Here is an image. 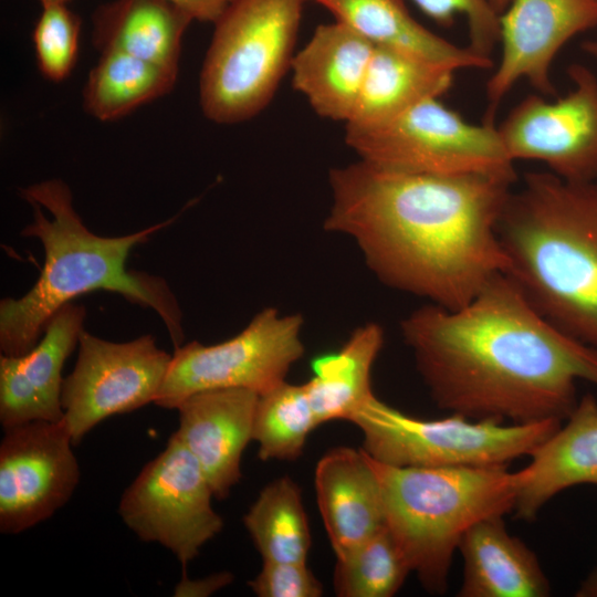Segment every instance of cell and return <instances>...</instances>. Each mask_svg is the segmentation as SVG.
Wrapping results in <instances>:
<instances>
[{"mask_svg": "<svg viewBox=\"0 0 597 597\" xmlns=\"http://www.w3.org/2000/svg\"><path fill=\"white\" fill-rule=\"evenodd\" d=\"M515 181L400 171L358 159L331 169L323 228L350 238L386 286L455 310L507 271L498 228Z\"/></svg>", "mask_w": 597, "mask_h": 597, "instance_id": "1", "label": "cell"}, {"mask_svg": "<svg viewBox=\"0 0 597 597\" xmlns=\"http://www.w3.org/2000/svg\"><path fill=\"white\" fill-rule=\"evenodd\" d=\"M400 331L432 400L469 419L563 421L576 381L597 386V349L552 324L505 273L459 308L415 310Z\"/></svg>", "mask_w": 597, "mask_h": 597, "instance_id": "2", "label": "cell"}, {"mask_svg": "<svg viewBox=\"0 0 597 597\" xmlns=\"http://www.w3.org/2000/svg\"><path fill=\"white\" fill-rule=\"evenodd\" d=\"M20 195L33 207V221L21 235L41 242L44 264L23 296L0 301L2 355L30 352L61 307L94 291L114 292L132 304L151 308L166 326L175 349L182 345V312L166 280L126 266L130 251L171 224L177 216L130 234L102 237L84 224L63 180L32 184L20 189Z\"/></svg>", "mask_w": 597, "mask_h": 597, "instance_id": "3", "label": "cell"}, {"mask_svg": "<svg viewBox=\"0 0 597 597\" xmlns=\"http://www.w3.org/2000/svg\"><path fill=\"white\" fill-rule=\"evenodd\" d=\"M507 271L552 324L597 349V179L525 174L503 209Z\"/></svg>", "mask_w": 597, "mask_h": 597, "instance_id": "4", "label": "cell"}, {"mask_svg": "<svg viewBox=\"0 0 597 597\" xmlns=\"http://www.w3.org/2000/svg\"><path fill=\"white\" fill-rule=\"evenodd\" d=\"M368 457L379 481L387 530L425 589L443 594L465 532L484 519L514 510L520 471L396 467Z\"/></svg>", "mask_w": 597, "mask_h": 597, "instance_id": "5", "label": "cell"}, {"mask_svg": "<svg viewBox=\"0 0 597 597\" xmlns=\"http://www.w3.org/2000/svg\"><path fill=\"white\" fill-rule=\"evenodd\" d=\"M306 0H233L214 23L199 78L205 116L248 121L271 102L291 70Z\"/></svg>", "mask_w": 597, "mask_h": 597, "instance_id": "6", "label": "cell"}, {"mask_svg": "<svg viewBox=\"0 0 597 597\" xmlns=\"http://www.w3.org/2000/svg\"><path fill=\"white\" fill-rule=\"evenodd\" d=\"M364 434V450L396 467H507L530 455L561 426L559 420L504 425L458 413L425 420L373 396L348 420Z\"/></svg>", "mask_w": 597, "mask_h": 597, "instance_id": "7", "label": "cell"}, {"mask_svg": "<svg viewBox=\"0 0 597 597\" xmlns=\"http://www.w3.org/2000/svg\"><path fill=\"white\" fill-rule=\"evenodd\" d=\"M345 142L360 160L387 169L517 178L498 127L472 124L440 98L420 102L375 126H345Z\"/></svg>", "mask_w": 597, "mask_h": 597, "instance_id": "8", "label": "cell"}, {"mask_svg": "<svg viewBox=\"0 0 597 597\" xmlns=\"http://www.w3.org/2000/svg\"><path fill=\"white\" fill-rule=\"evenodd\" d=\"M303 324L297 313L265 307L230 339L179 346L154 404L177 409L186 398L205 390L245 388L259 395L271 390L285 381L304 354Z\"/></svg>", "mask_w": 597, "mask_h": 597, "instance_id": "9", "label": "cell"}, {"mask_svg": "<svg viewBox=\"0 0 597 597\" xmlns=\"http://www.w3.org/2000/svg\"><path fill=\"white\" fill-rule=\"evenodd\" d=\"M196 458L172 433L123 493L118 514L142 541L169 549L185 567L223 527Z\"/></svg>", "mask_w": 597, "mask_h": 597, "instance_id": "10", "label": "cell"}, {"mask_svg": "<svg viewBox=\"0 0 597 597\" xmlns=\"http://www.w3.org/2000/svg\"><path fill=\"white\" fill-rule=\"evenodd\" d=\"M171 357L151 334L115 343L83 329L76 364L63 380L61 396L73 444L101 421L155 402Z\"/></svg>", "mask_w": 597, "mask_h": 597, "instance_id": "11", "label": "cell"}, {"mask_svg": "<svg viewBox=\"0 0 597 597\" xmlns=\"http://www.w3.org/2000/svg\"><path fill=\"white\" fill-rule=\"evenodd\" d=\"M573 88L548 100L528 95L498 126L510 158L545 165L569 181L597 179V77L582 64L568 69Z\"/></svg>", "mask_w": 597, "mask_h": 597, "instance_id": "12", "label": "cell"}, {"mask_svg": "<svg viewBox=\"0 0 597 597\" xmlns=\"http://www.w3.org/2000/svg\"><path fill=\"white\" fill-rule=\"evenodd\" d=\"M63 421L4 429L0 443V532L18 534L50 519L73 495L80 467Z\"/></svg>", "mask_w": 597, "mask_h": 597, "instance_id": "13", "label": "cell"}, {"mask_svg": "<svg viewBox=\"0 0 597 597\" xmlns=\"http://www.w3.org/2000/svg\"><path fill=\"white\" fill-rule=\"evenodd\" d=\"M499 22L501 56L485 85L489 123L521 80L541 95L555 94L553 61L569 40L597 27V0H512Z\"/></svg>", "mask_w": 597, "mask_h": 597, "instance_id": "14", "label": "cell"}, {"mask_svg": "<svg viewBox=\"0 0 597 597\" xmlns=\"http://www.w3.org/2000/svg\"><path fill=\"white\" fill-rule=\"evenodd\" d=\"M86 316L83 305L67 303L49 321L38 344L20 356H0V422L10 428L29 421H61L62 370Z\"/></svg>", "mask_w": 597, "mask_h": 597, "instance_id": "15", "label": "cell"}, {"mask_svg": "<svg viewBox=\"0 0 597 597\" xmlns=\"http://www.w3.org/2000/svg\"><path fill=\"white\" fill-rule=\"evenodd\" d=\"M259 394L245 388L205 390L178 407L174 434L200 464L214 498L224 499L241 479L242 453L252 440Z\"/></svg>", "mask_w": 597, "mask_h": 597, "instance_id": "16", "label": "cell"}, {"mask_svg": "<svg viewBox=\"0 0 597 597\" xmlns=\"http://www.w3.org/2000/svg\"><path fill=\"white\" fill-rule=\"evenodd\" d=\"M318 509L337 558L386 527L379 481L364 449L327 451L315 469Z\"/></svg>", "mask_w": 597, "mask_h": 597, "instance_id": "17", "label": "cell"}, {"mask_svg": "<svg viewBox=\"0 0 597 597\" xmlns=\"http://www.w3.org/2000/svg\"><path fill=\"white\" fill-rule=\"evenodd\" d=\"M374 49L375 44L342 22L321 24L293 56V87L318 116L347 123Z\"/></svg>", "mask_w": 597, "mask_h": 597, "instance_id": "18", "label": "cell"}, {"mask_svg": "<svg viewBox=\"0 0 597 597\" xmlns=\"http://www.w3.org/2000/svg\"><path fill=\"white\" fill-rule=\"evenodd\" d=\"M520 470L513 512L532 521L556 494L579 484L597 485V400L583 396L561 426L530 454Z\"/></svg>", "mask_w": 597, "mask_h": 597, "instance_id": "19", "label": "cell"}, {"mask_svg": "<svg viewBox=\"0 0 597 597\" xmlns=\"http://www.w3.org/2000/svg\"><path fill=\"white\" fill-rule=\"evenodd\" d=\"M463 558L460 597H544L549 582L535 553L511 535L503 516L471 526L459 544Z\"/></svg>", "mask_w": 597, "mask_h": 597, "instance_id": "20", "label": "cell"}, {"mask_svg": "<svg viewBox=\"0 0 597 597\" xmlns=\"http://www.w3.org/2000/svg\"><path fill=\"white\" fill-rule=\"evenodd\" d=\"M377 46L390 48L454 72L490 69L492 59L458 46L412 18L402 0H307Z\"/></svg>", "mask_w": 597, "mask_h": 597, "instance_id": "21", "label": "cell"}, {"mask_svg": "<svg viewBox=\"0 0 597 597\" xmlns=\"http://www.w3.org/2000/svg\"><path fill=\"white\" fill-rule=\"evenodd\" d=\"M192 18L166 0H113L92 14V41L178 71L182 36Z\"/></svg>", "mask_w": 597, "mask_h": 597, "instance_id": "22", "label": "cell"}, {"mask_svg": "<svg viewBox=\"0 0 597 597\" xmlns=\"http://www.w3.org/2000/svg\"><path fill=\"white\" fill-rule=\"evenodd\" d=\"M454 71L390 48L375 45L359 96L345 126L385 123L416 104L440 98Z\"/></svg>", "mask_w": 597, "mask_h": 597, "instance_id": "23", "label": "cell"}, {"mask_svg": "<svg viewBox=\"0 0 597 597\" xmlns=\"http://www.w3.org/2000/svg\"><path fill=\"white\" fill-rule=\"evenodd\" d=\"M384 344L377 323L355 328L342 348L312 363L313 376L304 384L318 425L349 420L374 395L371 368Z\"/></svg>", "mask_w": 597, "mask_h": 597, "instance_id": "24", "label": "cell"}, {"mask_svg": "<svg viewBox=\"0 0 597 597\" xmlns=\"http://www.w3.org/2000/svg\"><path fill=\"white\" fill-rule=\"evenodd\" d=\"M177 74L129 54L101 52L83 91L84 108L98 121H115L169 93Z\"/></svg>", "mask_w": 597, "mask_h": 597, "instance_id": "25", "label": "cell"}, {"mask_svg": "<svg viewBox=\"0 0 597 597\" xmlns=\"http://www.w3.org/2000/svg\"><path fill=\"white\" fill-rule=\"evenodd\" d=\"M263 562H306L311 532L301 490L289 476L279 478L259 494L243 517Z\"/></svg>", "mask_w": 597, "mask_h": 597, "instance_id": "26", "label": "cell"}, {"mask_svg": "<svg viewBox=\"0 0 597 597\" xmlns=\"http://www.w3.org/2000/svg\"><path fill=\"white\" fill-rule=\"evenodd\" d=\"M304 384L285 381L259 395L252 440L261 460L297 459L308 434L318 427Z\"/></svg>", "mask_w": 597, "mask_h": 597, "instance_id": "27", "label": "cell"}, {"mask_svg": "<svg viewBox=\"0 0 597 597\" xmlns=\"http://www.w3.org/2000/svg\"><path fill=\"white\" fill-rule=\"evenodd\" d=\"M411 572L387 527L337 558L334 587L339 597H390Z\"/></svg>", "mask_w": 597, "mask_h": 597, "instance_id": "28", "label": "cell"}, {"mask_svg": "<svg viewBox=\"0 0 597 597\" xmlns=\"http://www.w3.org/2000/svg\"><path fill=\"white\" fill-rule=\"evenodd\" d=\"M32 39L38 67L50 81L65 80L77 60L81 18L67 4H43Z\"/></svg>", "mask_w": 597, "mask_h": 597, "instance_id": "29", "label": "cell"}, {"mask_svg": "<svg viewBox=\"0 0 597 597\" xmlns=\"http://www.w3.org/2000/svg\"><path fill=\"white\" fill-rule=\"evenodd\" d=\"M426 15L441 25L453 23L457 12L468 22V48L474 53L492 59L500 40V14L489 0H411Z\"/></svg>", "mask_w": 597, "mask_h": 597, "instance_id": "30", "label": "cell"}, {"mask_svg": "<svg viewBox=\"0 0 597 597\" xmlns=\"http://www.w3.org/2000/svg\"><path fill=\"white\" fill-rule=\"evenodd\" d=\"M260 597H320L322 583L306 562H263L260 573L249 583Z\"/></svg>", "mask_w": 597, "mask_h": 597, "instance_id": "31", "label": "cell"}, {"mask_svg": "<svg viewBox=\"0 0 597 597\" xmlns=\"http://www.w3.org/2000/svg\"><path fill=\"white\" fill-rule=\"evenodd\" d=\"M189 14L192 20L216 23L233 0H166Z\"/></svg>", "mask_w": 597, "mask_h": 597, "instance_id": "32", "label": "cell"}, {"mask_svg": "<svg viewBox=\"0 0 597 597\" xmlns=\"http://www.w3.org/2000/svg\"><path fill=\"white\" fill-rule=\"evenodd\" d=\"M232 580L229 573L216 574L198 580H189L184 574L175 589V596H208Z\"/></svg>", "mask_w": 597, "mask_h": 597, "instance_id": "33", "label": "cell"}, {"mask_svg": "<svg viewBox=\"0 0 597 597\" xmlns=\"http://www.w3.org/2000/svg\"><path fill=\"white\" fill-rule=\"evenodd\" d=\"M584 596H597V574L591 575L580 588Z\"/></svg>", "mask_w": 597, "mask_h": 597, "instance_id": "34", "label": "cell"}, {"mask_svg": "<svg viewBox=\"0 0 597 597\" xmlns=\"http://www.w3.org/2000/svg\"><path fill=\"white\" fill-rule=\"evenodd\" d=\"M582 50L597 61V38L585 41L582 44Z\"/></svg>", "mask_w": 597, "mask_h": 597, "instance_id": "35", "label": "cell"}, {"mask_svg": "<svg viewBox=\"0 0 597 597\" xmlns=\"http://www.w3.org/2000/svg\"><path fill=\"white\" fill-rule=\"evenodd\" d=\"M512 0H489L492 8L501 14L511 3Z\"/></svg>", "mask_w": 597, "mask_h": 597, "instance_id": "36", "label": "cell"}, {"mask_svg": "<svg viewBox=\"0 0 597 597\" xmlns=\"http://www.w3.org/2000/svg\"><path fill=\"white\" fill-rule=\"evenodd\" d=\"M41 6L49 4V3H61V4H67L71 0H38Z\"/></svg>", "mask_w": 597, "mask_h": 597, "instance_id": "37", "label": "cell"}]
</instances>
